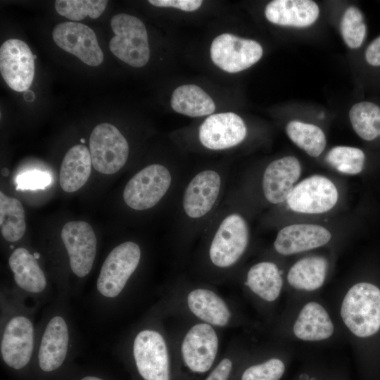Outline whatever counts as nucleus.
<instances>
[{
    "label": "nucleus",
    "mask_w": 380,
    "mask_h": 380,
    "mask_svg": "<svg viewBox=\"0 0 380 380\" xmlns=\"http://www.w3.org/2000/svg\"><path fill=\"white\" fill-rule=\"evenodd\" d=\"M341 315L356 336L374 335L380 329V289L367 282L353 285L343 300Z\"/></svg>",
    "instance_id": "f257e3e1"
},
{
    "label": "nucleus",
    "mask_w": 380,
    "mask_h": 380,
    "mask_svg": "<svg viewBox=\"0 0 380 380\" xmlns=\"http://www.w3.org/2000/svg\"><path fill=\"white\" fill-rule=\"evenodd\" d=\"M115 36L109 42L110 51L127 64L140 68L150 58L148 34L143 22L126 14L115 15L110 20Z\"/></svg>",
    "instance_id": "f03ea898"
},
{
    "label": "nucleus",
    "mask_w": 380,
    "mask_h": 380,
    "mask_svg": "<svg viewBox=\"0 0 380 380\" xmlns=\"http://www.w3.org/2000/svg\"><path fill=\"white\" fill-rule=\"evenodd\" d=\"M89 152L93 167L97 172L113 175L125 165L129 145L116 127L103 122L96 126L91 133Z\"/></svg>",
    "instance_id": "7ed1b4c3"
},
{
    "label": "nucleus",
    "mask_w": 380,
    "mask_h": 380,
    "mask_svg": "<svg viewBox=\"0 0 380 380\" xmlns=\"http://www.w3.org/2000/svg\"><path fill=\"white\" fill-rule=\"evenodd\" d=\"M171 182V174L165 166L149 165L137 172L127 183L123 191L124 201L136 210L149 209L165 195Z\"/></svg>",
    "instance_id": "20e7f679"
},
{
    "label": "nucleus",
    "mask_w": 380,
    "mask_h": 380,
    "mask_svg": "<svg viewBox=\"0 0 380 380\" xmlns=\"http://www.w3.org/2000/svg\"><path fill=\"white\" fill-rule=\"evenodd\" d=\"M140 258V248L133 241L115 247L101 267L96 283L99 292L108 298L118 296L137 269Z\"/></svg>",
    "instance_id": "39448f33"
},
{
    "label": "nucleus",
    "mask_w": 380,
    "mask_h": 380,
    "mask_svg": "<svg viewBox=\"0 0 380 380\" xmlns=\"http://www.w3.org/2000/svg\"><path fill=\"white\" fill-rule=\"evenodd\" d=\"M248 239L244 218L237 213L229 215L222 221L212 240L209 249L211 262L218 267L232 266L245 252Z\"/></svg>",
    "instance_id": "423d86ee"
},
{
    "label": "nucleus",
    "mask_w": 380,
    "mask_h": 380,
    "mask_svg": "<svg viewBox=\"0 0 380 380\" xmlns=\"http://www.w3.org/2000/svg\"><path fill=\"white\" fill-rule=\"evenodd\" d=\"M262 53V48L258 42L229 33L216 37L210 46L213 62L230 73L250 68L261 58Z\"/></svg>",
    "instance_id": "0eeeda50"
},
{
    "label": "nucleus",
    "mask_w": 380,
    "mask_h": 380,
    "mask_svg": "<svg viewBox=\"0 0 380 380\" xmlns=\"http://www.w3.org/2000/svg\"><path fill=\"white\" fill-rule=\"evenodd\" d=\"M133 355L137 370L144 380H170L167 349L158 331H140L134 341Z\"/></svg>",
    "instance_id": "6e6552de"
},
{
    "label": "nucleus",
    "mask_w": 380,
    "mask_h": 380,
    "mask_svg": "<svg viewBox=\"0 0 380 380\" xmlns=\"http://www.w3.org/2000/svg\"><path fill=\"white\" fill-rule=\"evenodd\" d=\"M338 190L327 177L313 175L297 184L286 198L289 208L306 214L323 213L337 203Z\"/></svg>",
    "instance_id": "1a4fd4ad"
},
{
    "label": "nucleus",
    "mask_w": 380,
    "mask_h": 380,
    "mask_svg": "<svg viewBox=\"0 0 380 380\" xmlns=\"http://www.w3.org/2000/svg\"><path fill=\"white\" fill-rule=\"evenodd\" d=\"M35 58L22 40L9 39L1 44L0 72L10 88L19 92L29 89L34 75Z\"/></svg>",
    "instance_id": "9d476101"
},
{
    "label": "nucleus",
    "mask_w": 380,
    "mask_h": 380,
    "mask_svg": "<svg viewBox=\"0 0 380 380\" xmlns=\"http://www.w3.org/2000/svg\"><path fill=\"white\" fill-rule=\"evenodd\" d=\"M61 236L73 273L79 277L91 271L96 253L97 240L93 228L84 221H70L63 227Z\"/></svg>",
    "instance_id": "9b49d317"
},
{
    "label": "nucleus",
    "mask_w": 380,
    "mask_h": 380,
    "mask_svg": "<svg viewBox=\"0 0 380 380\" xmlns=\"http://www.w3.org/2000/svg\"><path fill=\"white\" fill-rule=\"evenodd\" d=\"M53 39L63 50L72 54L85 64L97 66L103 60L95 32L87 25L75 22H64L53 29Z\"/></svg>",
    "instance_id": "f8f14e48"
},
{
    "label": "nucleus",
    "mask_w": 380,
    "mask_h": 380,
    "mask_svg": "<svg viewBox=\"0 0 380 380\" xmlns=\"http://www.w3.org/2000/svg\"><path fill=\"white\" fill-rule=\"evenodd\" d=\"M217 350V334L207 323L194 325L186 334L181 346L185 365L196 373H204L211 368Z\"/></svg>",
    "instance_id": "ddd939ff"
},
{
    "label": "nucleus",
    "mask_w": 380,
    "mask_h": 380,
    "mask_svg": "<svg viewBox=\"0 0 380 380\" xmlns=\"http://www.w3.org/2000/svg\"><path fill=\"white\" fill-rule=\"evenodd\" d=\"M246 134V126L241 118L227 112L208 116L200 126L198 135L205 147L222 150L238 145Z\"/></svg>",
    "instance_id": "4468645a"
},
{
    "label": "nucleus",
    "mask_w": 380,
    "mask_h": 380,
    "mask_svg": "<svg viewBox=\"0 0 380 380\" xmlns=\"http://www.w3.org/2000/svg\"><path fill=\"white\" fill-rule=\"evenodd\" d=\"M33 349V326L23 316L12 318L7 324L1 343V354L10 367L20 369L29 362Z\"/></svg>",
    "instance_id": "2eb2a0df"
},
{
    "label": "nucleus",
    "mask_w": 380,
    "mask_h": 380,
    "mask_svg": "<svg viewBox=\"0 0 380 380\" xmlns=\"http://www.w3.org/2000/svg\"><path fill=\"white\" fill-rule=\"evenodd\" d=\"M221 187V177L214 170L198 172L187 185L183 196L182 205L187 216L200 218L215 205Z\"/></svg>",
    "instance_id": "dca6fc26"
},
{
    "label": "nucleus",
    "mask_w": 380,
    "mask_h": 380,
    "mask_svg": "<svg viewBox=\"0 0 380 380\" xmlns=\"http://www.w3.org/2000/svg\"><path fill=\"white\" fill-rule=\"evenodd\" d=\"M300 172V164L293 156H286L270 163L262 177V191L266 199L273 204L286 201Z\"/></svg>",
    "instance_id": "f3484780"
},
{
    "label": "nucleus",
    "mask_w": 380,
    "mask_h": 380,
    "mask_svg": "<svg viewBox=\"0 0 380 380\" xmlns=\"http://www.w3.org/2000/svg\"><path fill=\"white\" fill-rule=\"evenodd\" d=\"M331 237V233L324 227L295 224L279 232L274 246L279 253L289 255L320 247L327 243Z\"/></svg>",
    "instance_id": "a211bd4d"
},
{
    "label": "nucleus",
    "mask_w": 380,
    "mask_h": 380,
    "mask_svg": "<svg viewBox=\"0 0 380 380\" xmlns=\"http://www.w3.org/2000/svg\"><path fill=\"white\" fill-rule=\"evenodd\" d=\"M319 9L311 0H274L265 7V15L271 23L296 27H308L317 19Z\"/></svg>",
    "instance_id": "6ab92c4d"
},
{
    "label": "nucleus",
    "mask_w": 380,
    "mask_h": 380,
    "mask_svg": "<svg viewBox=\"0 0 380 380\" xmlns=\"http://www.w3.org/2000/svg\"><path fill=\"white\" fill-rule=\"evenodd\" d=\"M69 334L67 324L60 316L48 323L41 341L38 360L44 372L57 369L63 362L68 352Z\"/></svg>",
    "instance_id": "aec40b11"
},
{
    "label": "nucleus",
    "mask_w": 380,
    "mask_h": 380,
    "mask_svg": "<svg viewBox=\"0 0 380 380\" xmlns=\"http://www.w3.org/2000/svg\"><path fill=\"white\" fill-rule=\"evenodd\" d=\"M91 158L83 144L72 146L65 153L59 172V183L63 191L72 193L87 182L91 171Z\"/></svg>",
    "instance_id": "412c9836"
},
{
    "label": "nucleus",
    "mask_w": 380,
    "mask_h": 380,
    "mask_svg": "<svg viewBox=\"0 0 380 380\" xmlns=\"http://www.w3.org/2000/svg\"><path fill=\"white\" fill-rule=\"evenodd\" d=\"M334 329L328 312L316 302H310L303 306L293 327L298 338L310 341L329 338Z\"/></svg>",
    "instance_id": "4be33fe9"
},
{
    "label": "nucleus",
    "mask_w": 380,
    "mask_h": 380,
    "mask_svg": "<svg viewBox=\"0 0 380 380\" xmlns=\"http://www.w3.org/2000/svg\"><path fill=\"white\" fill-rule=\"evenodd\" d=\"M188 307L198 318L210 325L224 327L231 317L225 302L215 292L205 289H196L187 296Z\"/></svg>",
    "instance_id": "5701e85b"
},
{
    "label": "nucleus",
    "mask_w": 380,
    "mask_h": 380,
    "mask_svg": "<svg viewBox=\"0 0 380 380\" xmlns=\"http://www.w3.org/2000/svg\"><path fill=\"white\" fill-rule=\"evenodd\" d=\"M8 265L15 283L21 289L32 293H39L45 289V275L35 258L25 248L13 251L9 257Z\"/></svg>",
    "instance_id": "b1692460"
},
{
    "label": "nucleus",
    "mask_w": 380,
    "mask_h": 380,
    "mask_svg": "<svg viewBox=\"0 0 380 380\" xmlns=\"http://www.w3.org/2000/svg\"><path fill=\"white\" fill-rule=\"evenodd\" d=\"M170 104L175 112L190 117L208 115L215 109L212 98L195 84H185L176 88Z\"/></svg>",
    "instance_id": "393cba45"
},
{
    "label": "nucleus",
    "mask_w": 380,
    "mask_h": 380,
    "mask_svg": "<svg viewBox=\"0 0 380 380\" xmlns=\"http://www.w3.org/2000/svg\"><path fill=\"white\" fill-rule=\"evenodd\" d=\"M327 268L328 262L324 258L307 257L298 260L290 268L287 280L296 289L315 291L324 284Z\"/></svg>",
    "instance_id": "a878e982"
},
{
    "label": "nucleus",
    "mask_w": 380,
    "mask_h": 380,
    "mask_svg": "<svg viewBox=\"0 0 380 380\" xmlns=\"http://www.w3.org/2000/svg\"><path fill=\"white\" fill-rule=\"evenodd\" d=\"M282 284L279 268L271 262L257 263L247 273L246 284L266 301H274L279 296Z\"/></svg>",
    "instance_id": "bb28decb"
},
{
    "label": "nucleus",
    "mask_w": 380,
    "mask_h": 380,
    "mask_svg": "<svg viewBox=\"0 0 380 380\" xmlns=\"http://www.w3.org/2000/svg\"><path fill=\"white\" fill-rule=\"evenodd\" d=\"M0 227L5 240H20L26 229L25 214L21 203L15 198L0 192Z\"/></svg>",
    "instance_id": "cd10ccee"
},
{
    "label": "nucleus",
    "mask_w": 380,
    "mask_h": 380,
    "mask_svg": "<svg viewBox=\"0 0 380 380\" xmlns=\"http://www.w3.org/2000/svg\"><path fill=\"white\" fill-rule=\"evenodd\" d=\"M349 119L357 134L370 141L380 137V106L371 101L355 103L349 111Z\"/></svg>",
    "instance_id": "c85d7f7f"
},
{
    "label": "nucleus",
    "mask_w": 380,
    "mask_h": 380,
    "mask_svg": "<svg viewBox=\"0 0 380 380\" xmlns=\"http://www.w3.org/2000/svg\"><path fill=\"white\" fill-rule=\"evenodd\" d=\"M286 132L297 146L312 157L319 156L325 148V135L317 125L293 120L287 124Z\"/></svg>",
    "instance_id": "c756f323"
},
{
    "label": "nucleus",
    "mask_w": 380,
    "mask_h": 380,
    "mask_svg": "<svg viewBox=\"0 0 380 380\" xmlns=\"http://www.w3.org/2000/svg\"><path fill=\"white\" fill-rule=\"evenodd\" d=\"M326 160L339 172L354 175L362 172L365 155L357 148L337 146L328 152Z\"/></svg>",
    "instance_id": "7c9ffc66"
},
{
    "label": "nucleus",
    "mask_w": 380,
    "mask_h": 380,
    "mask_svg": "<svg viewBox=\"0 0 380 380\" xmlns=\"http://www.w3.org/2000/svg\"><path fill=\"white\" fill-rule=\"evenodd\" d=\"M108 2L104 0H56L55 8L59 15L72 20H80L87 15L96 19L104 11Z\"/></svg>",
    "instance_id": "2f4dec72"
},
{
    "label": "nucleus",
    "mask_w": 380,
    "mask_h": 380,
    "mask_svg": "<svg viewBox=\"0 0 380 380\" xmlns=\"http://www.w3.org/2000/svg\"><path fill=\"white\" fill-rule=\"evenodd\" d=\"M340 29L342 37L349 48L360 47L367 33L366 23L360 10L355 6L348 7L342 17Z\"/></svg>",
    "instance_id": "473e14b6"
},
{
    "label": "nucleus",
    "mask_w": 380,
    "mask_h": 380,
    "mask_svg": "<svg viewBox=\"0 0 380 380\" xmlns=\"http://www.w3.org/2000/svg\"><path fill=\"white\" fill-rule=\"evenodd\" d=\"M285 371L284 362L277 358L247 368L241 380H279Z\"/></svg>",
    "instance_id": "72a5a7b5"
},
{
    "label": "nucleus",
    "mask_w": 380,
    "mask_h": 380,
    "mask_svg": "<svg viewBox=\"0 0 380 380\" xmlns=\"http://www.w3.org/2000/svg\"><path fill=\"white\" fill-rule=\"evenodd\" d=\"M50 181V177L46 172L33 171L19 175L17 179V184L18 188L36 189L45 187Z\"/></svg>",
    "instance_id": "f704fd0d"
},
{
    "label": "nucleus",
    "mask_w": 380,
    "mask_h": 380,
    "mask_svg": "<svg viewBox=\"0 0 380 380\" xmlns=\"http://www.w3.org/2000/svg\"><path fill=\"white\" fill-rule=\"evenodd\" d=\"M148 2L157 7H172L184 11H194L202 5L200 0H149Z\"/></svg>",
    "instance_id": "c9c22d12"
},
{
    "label": "nucleus",
    "mask_w": 380,
    "mask_h": 380,
    "mask_svg": "<svg viewBox=\"0 0 380 380\" xmlns=\"http://www.w3.org/2000/svg\"><path fill=\"white\" fill-rule=\"evenodd\" d=\"M232 369V362L228 358L220 361L205 380H228Z\"/></svg>",
    "instance_id": "e433bc0d"
},
{
    "label": "nucleus",
    "mask_w": 380,
    "mask_h": 380,
    "mask_svg": "<svg viewBox=\"0 0 380 380\" xmlns=\"http://www.w3.org/2000/svg\"><path fill=\"white\" fill-rule=\"evenodd\" d=\"M366 62L372 67H380V36L375 38L365 52Z\"/></svg>",
    "instance_id": "4c0bfd02"
},
{
    "label": "nucleus",
    "mask_w": 380,
    "mask_h": 380,
    "mask_svg": "<svg viewBox=\"0 0 380 380\" xmlns=\"http://www.w3.org/2000/svg\"><path fill=\"white\" fill-rule=\"evenodd\" d=\"M81 380H103L96 376H88L82 378Z\"/></svg>",
    "instance_id": "58836bf2"
}]
</instances>
